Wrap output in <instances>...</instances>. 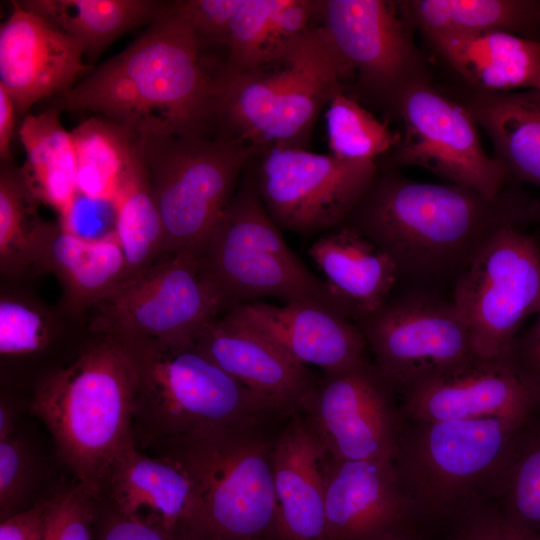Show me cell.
<instances>
[{
    "instance_id": "1",
    "label": "cell",
    "mask_w": 540,
    "mask_h": 540,
    "mask_svg": "<svg viewBox=\"0 0 540 540\" xmlns=\"http://www.w3.org/2000/svg\"><path fill=\"white\" fill-rule=\"evenodd\" d=\"M537 208L503 190L496 198L453 183H426L387 169L345 224L382 249L399 282L453 290L484 245L507 226H523Z\"/></svg>"
},
{
    "instance_id": "2",
    "label": "cell",
    "mask_w": 540,
    "mask_h": 540,
    "mask_svg": "<svg viewBox=\"0 0 540 540\" xmlns=\"http://www.w3.org/2000/svg\"><path fill=\"white\" fill-rule=\"evenodd\" d=\"M200 43L175 2L125 50L50 108L91 111L139 137L206 136L216 119L215 77L199 61Z\"/></svg>"
},
{
    "instance_id": "3",
    "label": "cell",
    "mask_w": 540,
    "mask_h": 540,
    "mask_svg": "<svg viewBox=\"0 0 540 540\" xmlns=\"http://www.w3.org/2000/svg\"><path fill=\"white\" fill-rule=\"evenodd\" d=\"M136 391L127 345L91 331L75 356L46 373L35 388L32 413L49 429L77 484L96 501L113 460L135 443Z\"/></svg>"
},
{
    "instance_id": "4",
    "label": "cell",
    "mask_w": 540,
    "mask_h": 540,
    "mask_svg": "<svg viewBox=\"0 0 540 540\" xmlns=\"http://www.w3.org/2000/svg\"><path fill=\"white\" fill-rule=\"evenodd\" d=\"M354 76L318 24L272 60L215 77L216 119L228 137L261 148L306 149L315 122Z\"/></svg>"
},
{
    "instance_id": "5",
    "label": "cell",
    "mask_w": 540,
    "mask_h": 540,
    "mask_svg": "<svg viewBox=\"0 0 540 540\" xmlns=\"http://www.w3.org/2000/svg\"><path fill=\"white\" fill-rule=\"evenodd\" d=\"M123 342L137 372L133 436L138 448L154 449L165 442L214 429L253 427L265 415L277 411L269 401L199 352L194 344Z\"/></svg>"
},
{
    "instance_id": "6",
    "label": "cell",
    "mask_w": 540,
    "mask_h": 540,
    "mask_svg": "<svg viewBox=\"0 0 540 540\" xmlns=\"http://www.w3.org/2000/svg\"><path fill=\"white\" fill-rule=\"evenodd\" d=\"M525 424L502 418L408 421L394 466L418 520H440L498 497Z\"/></svg>"
},
{
    "instance_id": "7",
    "label": "cell",
    "mask_w": 540,
    "mask_h": 540,
    "mask_svg": "<svg viewBox=\"0 0 540 540\" xmlns=\"http://www.w3.org/2000/svg\"><path fill=\"white\" fill-rule=\"evenodd\" d=\"M197 255L224 312L265 297L310 301L338 312L325 282L284 241L252 173L243 177Z\"/></svg>"
},
{
    "instance_id": "8",
    "label": "cell",
    "mask_w": 540,
    "mask_h": 540,
    "mask_svg": "<svg viewBox=\"0 0 540 540\" xmlns=\"http://www.w3.org/2000/svg\"><path fill=\"white\" fill-rule=\"evenodd\" d=\"M255 427L204 431L152 449L181 464L193 480L210 537L280 540L273 444Z\"/></svg>"
},
{
    "instance_id": "9",
    "label": "cell",
    "mask_w": 540,
    "mask_h": 540,
    "mask_svg": "<svg viewBox=\"0 0 540 540\" xmlns=\"http://www.w3.org/2000/svg\"><path fill=\"white\" fill-rule=\"evenodd\" d=\"M139 146L162 217L163 255L197 252L257 148L228 136H144Z\"/></svg>"
},
{
    "instance_id": "10",
    "label": "cell",
    "mask_w": 540,
    "mask_h": 540,
    "mask_svg": "<svg viewBox=\"0 0 540 540\" xmlns=\"http://www.w3.org/2000/svg\"><path fill=\"white\" fill-rule=\"evenodd\" d=\"M224 313L197 252L165 254L126 277L89 312L91 332L122 341L194 344L199 332Z\"/></svg>"
},
{
    "instance_id": "11",
    "label": "cell",
    "mask_w": 540,
    "mask_h": 540,
    "mask_svg": "<svg viewBox=\"0 0 540 540\" xmlns=\"http://www.w3.org/2000/svg\"><path fill=\"white\" fill-rule=\"evenodd\" d=\"M451 299L476 354H505L525 319L540 311L538 238L522 226L499 230L459 277Z\"/></svg>"
},
{
    "instance_id": "12",
    "label": "cell",
    "mask_w": 540,
    "mask_h": 540,
    "mask_svg": "<svg viewBox=\"0 0 540 540\" xmlns=\"http://www.w3.org/2000/svg\"><path fill=\"white\" fill-rule=\"evenodd\" d=\"M358 325L373 364L398 393L477 355L457 306L438 291L405 286Z\"/></svg>"
},
{
    "instance_id": "13",
    "label": "cell",
    "mask_w": 540,
    "mask_h": 540,
    "mask_svg": "<svg viewBox=\"0 0 540 540\" xmlns=\"http://www.w3.org/2000/svg\"><path fill=\"white\" fill-rule=\"evenodd\" d=\"M370 160H347L307 149L265 150L253 174L259 197L279 228L301 235L346 223L378 174Z\"/></svg>"
},
{
    "instance_id": "14",
    "label": "cell",
    "mask_w": 540,
    "mask_h": 540,
    "mask_svg": "<svg viewBox=\"0 0 540 540\" xmlns=\"http://www.w3.org/2000/svg\"><path fill=\"white\" fill-rule=\"evenodd\" d=\"M395 113L403 125L388 169L421 167L432 174L486 197L504 190L508 173L486 154L465 103L452 100L429 81L410 86L400 96Z\"/></svg>"
},
{
    "instance_id": "15",
    "label": "cell",
    "mask_w": 540,
    "mask_h": 540,
    "mask_svg": "<svg viewBox=\"0 0 540 540\" xmlns=\"http://www.w3.org/2000/svg\"><path fill=\"white\" fill-rule=\"evenodd\" d=\"M319 24L351 66L361 92L391 111L406 89L429 81L397 1L322 0Z\"/></svg>"
},
{
    "instance_id": "16",
    "label": "cell",
    "mask_w": 540,
    "mask_h": 540,
    "mask_svg": "<svg viewBox=\"0 0 540 540\" xmlns=\"http://www.w3.org/2000/svg\"><path fill=\"white\" fill-rule=\"evenodd\" d=\"M394 393L368 360L325 374L301 411L333 458L394 461L406 425Z\"/></svg>"
},
{
    "instance_id": "17",
    "label": "cell",
    "mask_w": 540,
    "mask_h": 540,
    "mask_svg": "<svg viewBox=\"0 0 540 540\" xmlns=\"http://www.w3.org/2000/svg\"><path fill=\"white\" fill-rule=\"evenodd\" d=\"M326 540H402L416 536L418 518L393 461L328 456Z\"/></svg>"
},
{
    "instance_id": "18",
    "label": "cell",
    "mask_w": 540,
    "mask_h": 540,
    "mask_svg": "<svg viewBox=\"0 0 540 540\" xmlns=\"http://www.w3.org/2000/svg\"><path fill=\"white\" fill-rule=\"evenodd\" d=\"M408 421L502 418L526 424L536 413L506 355L473 358L419 380L401 393Z\"/></svg>"
},
{
    "instance_id": "19",
    "label": "cell",
    "mask_w": 540,
    "mask_h": 540,
    "mask_svg": "<svg viewBox=\"0 0 540 540\" xmlns=\"http://www.w3.org/2000/svg\"><path fill=\"white\" fill-rule=\"evenodd\" d=\"M112 508L158 525L182 540L210 538L201 501L187 471L167 456H149L135 443L113 460L103 493Z\"/></svg>"
},
{
    "instance_id": "20",
    "label": "cell",
    "mask_w": 540,
    "mask_h": 540,
    "mask_svg": "<svg viewBox=\"0 0 540 540\" xmlns=\"http://www.w3.org/2000/svg\"><path fill=\"white\" fill-rule=\"evenodd\" d=\"M81 46L42 16L12 2L0 27V85L24 113L36 102L62 94L89 70Z\"/></svg>"
},
{
    "instance_id": "21",
    "label": "cell",
    "mask_w": 540,
    "mask_h": 540,
    "mask_svg": "<svg viewBox=\"0 0 540 540\" xmlns=\"http://www.w3.org/2000/svg\"><path fill=\"white\" fill-rule=\"evenodd\" d=\"M269 339L302 365L332 374L368 361V345L358 324L310 301L283 306L254 301L224 312Z\"/></svg>"
},
{
    "instance_id": "22",
    "label": "cell",
    "mask_w": 540,
    "mask_h": 540,
    "mask_svg": "<svg viewBox=\"0 0 540 540\" xmlns=\"http://www.w3.org/2000/svg\"><path fill=\"white\" fill-rule=\"evenodd\" d=\"M194 346L277 411H301L314 387L305 365L225 313L204 326Z\"/></svg>"
},
{
    "instance_id": "23",
    "label": "cell",
    "mask_w": 540,
    "mask_h": 540,
    "mask_svg": "<svg viewBox=\"0 0 540 540\" xmlns=\"http://www.w3.org/2000/svg\"><path fill=\"white\" fill-rule=\"evenodd\" d=\"M329 453L304 415L273 443L280 540H326L325 470Z\"/></svg>"
},
{
    "instance_id": "24",
    "label": "cell",
    "mask_w": 540,
    "mask_h": 540,
    "mask_svg": "<svg viewBox=\"0 0 540 540\" xmlns=\"http://www.w3.org/2000/svg\"><path fill=\"white\" fill-rule=\"evenodd\" d=\"M50 273L58 280V307L89 320V312L128 276L123 249L113 231L89 237L51 222L34 276Z\"/></svg>"
},
{
    "instance_id": "25",
    "label": "cell",
    "mask_w": 540,
    "mask_h": 540,
    "mask_svg": "<svg viewBox=\"0 0 540 540\" xmlns=\"http://www.w3.org/2000/svg\"><path fill=\"white\" fill-rule=\"evenodd\" d=\"M308 254L338 312L356 324L376 312L399 283L393 260L347 224L319 236Z\"/></svg>"
},
{
    "instance_id": "26",
    "label": "cell",
    "mask_w": 540,
    "mask_h": 540,
    "mask_svg": "<svg viewBox=\"0 0 540 540\" xmlns=\"http://www.w3.org/2000/svg\"><path fill=\"white\" fill-rule=\"evenodd\" d=\"M437 54L475 92L540 89V42L502 30L428 37Z\"/></svg>"
},
{
    "instance_id": "27",
    "label": "cell",
    "mask_w": 540,
    "mask_h": 540,
    "mask_svg": "<svg viewBox=\"0 0 540 540\" xmlns=\"http://www.w3.org/2000/svg\"><path fill=\"white\" fill-rule=\"evenodd\" d=\"M465 105L509 178L540 187V89L475 92Z\"/></svg>"
},
{
    "instance_id": "28",
    "label": "cell",
    "mask_w": 540,
    "mask_h": 540,
    "mask_svg": "<svg viewBox=\"0 0 540 540\" xmlns=\"http://www.w3.org/2000/svg\"><path fill=\"white\" fill-rule=\"evenodd\" d=\"M19 137L25 151L20 168L25 184L39 203L54 210L59 224L68 228L79 193L71 134L60 121V111L49 108L27 115Z\"/></svg>"
},
{
    "instance_id": "29",
    "label": "cell",
    "mask_w": 540,
    "mask_h": 540,
    "mask_svg": "<svg viewBox=\"0 0 540 540\" xmlns=\"http://www.w3.org/2000/svg\"><path fill=\"white\" fill-rule=\"evenodd\" d=\"M20 4L73 38L92 63L122 34L157 20L170 3L154 0H25Z\"/></svg>"
},
{
    "instance_id": "30",
    "label": "cell",
    "mask_w": 540,
    "mask_h": 540,
    "mask_svg": "<svg viewBox=\"0 0 540 540\" xmlns=\"http://www.w3.org/2000/svg\"><path fill=\"white\" fill-rule=\"evenodd\" d=\"M397 5L409 25L426 38L502 30L535 39L540 24V1L534 0H407Z\"/></svg>"
},
{
    "instance_id": "31",
    "label": "cell",
    "mask_w": 540,
    "mask_h": 540,
    "mask_svg": "<svg viewBox=\"0 0 540 540\" xmlns=\"http://www.w3.org/2000/svg\"><path fill=\"white\" fill-rule=\"evenodd\" d=\"M79 196L112 206L139 151V136L103 116L91 117L71 132Z\"/></svg>"
},
{
    "instance_id": "32",
    "label": "cell",
    "mask_w": 540,
    "mask_h": 540,
    "mask_svg": "<svg viewBox=\"0 0 540 540\" xmlns=\"http://www.w3.org/2000/svg\"><path fill=\"white\" fill-rule=\"evenodd\" d=\"M24 282L1 281L0 354L3 359L40 354L72 333L89 329V320L75 319L58 305H49Z\"/></svg>"
},
{
    "instance_id": "33",
    "label": "cell",
    "mask_w": 540,
    "mask_h": 540,
    "mask_svg": "<svg viewBox=\"0 0 540 540\" xmlns=\"http://www.w3.org/2000/svg\"><path fill=\"white\" fill-rule=\"evenodd\" d=\"M39 202L29 191L20 168L1 163L0 274L6 281H27L35 268L51 221L43 220Z\"/></svg>"
},
{
    "instance_id": "34",
    "label": "cell",
    "mask_w": 540,
    "mask_h": 540,
    "mask_svg": "<svg viewBox=\"0 0 540 540\" xmlns=\"http://www.w3.org/2000/svg\"><path fill=\"white\" fill-rule=\"evenodd\" d=\"M112 208L113 232L123 249L128 276H131L159 259L163 255L164 246L162 217L140 146Z\"/></svg>"
},
{
    "instance_id": "35",
    "label": "cell",
    "mask_w": 540,
    "mask_h": 540,
    "mask_svg": "<svg viewBox=\"0 0 540 540\" xmlns=\"http://www.w3.org/2000/svg\"><path fill=\"white\" fill-rule=\"evenodd\" d=\"M497 499L510 526L540 534V413L525 424Z\"/></svg>"
},
{
    "instance_id": "36",
    "label": "cell",
    "mask_w": 540,
    "mask_h": 540,
    "mask_svg": "<svg viewBox=\"0 0 540 540\" xmlns=\"http://www.w3.org/2000/svg\"><path fill=\"white\" fill-rule=\"evenodd\" d=\"M325 120L330 154L341 159L375 161L400 140V133H393L344 92L329 102Z\"/></svg>"
},
{
    "instance_id": "37",
    "label": "cell",
    "mask_w": 540,
    "mask_h": 540,
    "mask_svg": "<svg viewBox=\"0 0 540 540\" xmlns=\"http://www.w3.org/2000/svg\"><path fill=\"white\" fill-rule=\"evenodd\" d=\"M282 0H243L229 30L228 57L220 74L230 75L259 65L272 18Z\"/></svg>"
},
{
    "instance_id": "38",
    "label": "cell",
    "mask_w": 540,
    "mask_h": 540,
    "mask_svg": "<svg viewBox=\"0 0 540 540\" xmlns=\"http://www.w3.org/2000/svg\"><path fill=\"white\" fill-rule=\"evenodd\" d=\"M95 501L78 484L51 496L38 540H96Z\"/></svg>"
},
{
    "instance_id": "39",
    "label": "cell",
    "mask_w": 540,
    "mask_h": 540,
    "mask_svg": "<svg viewBox=\"0 0 540 540\" xmlns=\"http://www.w3.org/2000/svg\"><path fill=\"white\" fill-rule=\"evenodd\" d=\"M32 476L28 448L13 435L0 440V518L18 512Z\"/></svg>"
},
{
    "instance_id": "40",
    "label": "cell",
    "mask_w": 540,
    "mask_h": 540,
    "mask_svg": "<svg viewBox=\"0 0 540 540\" xmlns=\"http://www.w3.org/2000/svg\"><path fill=\"white\" fill-rule=\"evenodd\" d=\"M316 20L319 21V1L282 0L272 18L259 65L278 56L309 29L318 25L315 24Z\"/></svg>"
},
{
    "instance_id": "41",
    "label": "cell",
    "mask_w": 540,
    "mask_h": 540,
    "mask_svg": "<svg viewBox=\"0 0 540 540\" xmlns=\"http://www.w3.org/2000/svg\"><path fill=\"white\" fill-rule=\"evenodd\" d=\"M243 0L176 1L180 14L189 23L200 45L204 42L227 44L232 19Z\"/></svg>"
},
{
    "instance_id": "42",
    "label": "cell",
    "mask_w": 540,
    "mask_h": 540,
    "mask_svg": "<svg viewBox=\"0 0 540 540\" xmlns=\"http://www.w3.org/2000/svg\"><path fill=\"white\" fill-rule=\"evenodd\" d=\"M506 358L540 413V311L535 322L510 344Z\"/></svg>"
},
{
    "instance_id": "43",
    "label": "cell",
    "mask_w": 540,
    "mask_h": 540,
    "mask_svg": "<svg viewBox=\"0 0 540 540\" xmlns=\"http://www.w3.org/2000/svg\"><path fill=\"white\" fill-rule=\"evenodd\" d=\"M96 540H182L166 529L125 516L113 508L101 521L98 517Z\"/></svg>"
},
{
    "instance_id": "44",
    "label": "cell",
    "mask_w": 540,
    "mask_h": 540,
    "mask_svg": "<svg viewBox=\"0 0 540 540\" xmlns=\"http://www.w3.org/2000/svg\"><path fill=\"white\" fill-rule=\"evenodd\" d=\"M459 519L452 540H511L509 527L498 509L479 505Z\"/></svg>"
},
{
    "instance_id": "45",
    "label": "cell",
    "mask_w": 540,
    "mask_h": 540,
    "mask_svg": "<svg viewBox=\"0 0 540 540\" xmlns=\"http://www.w3.org/2000/svg\"><path fill=\"white\" fill-rule=\"evenodd\" d=\"M50 504L51 497L1 520L0 540H38Z\"/></svg>"
},
{
    "instance_id": "46",
    "label": "cell",
    "mask_w": 540,
    "mask_h": 540,
    "mask_svg": "<svg viewBox=\"0 0 540 540\" xmlns=\"http://www.w3.org/2000/svg\"><path fill=\"white\" fill-rule=\"evenodd\" d=\"M16 108L7 90L0 85V158L1 163H10V144L14 132Z\"/></svg>"
},
{
    "instance_id": "47",
    "label": "cell",
    "mask_w": 540,
    "mask_h": 540,
    "mask_svg": "<svg viewBox=\"0 0 540 540\" xmlns=\"http://www.w3.org/2000/svg\"><path fill=\"white\" fill-rule=\"evenodd\" d=\"M14 425L13 408L6 399L2 398L0 402V440L13 435Z\"/></svg>"
},
{
    "instance_id": "48",
    "label": "cell",
    "mask_w": 540,
    "mask_h": 540,
    "mask_svg": "<svg viewBox=\"0 0 540 540\" xmlns=\"http://www.w3.org/2000/svg\"><path fill=\"white\" fill-rule=\"evenodd\" d=\"M507 525L509 527L511 540H540V534L523 532L513 528L508 523Z\"/></svg>"
},
{
    "instance_id": "49",
    "label": "cell",
    "mask_w": 540,
    "mask_h": 540,
    "mask_svg": "<svg viewBox=\"0 0 540 540\" xmlns=\"http://www.w3.org/2000/svg\"><path fill=\"white\" fill-rule=\"evenodd\" d=\"M535 39L538 40V41L540 42V24H539V27H538L537 34H536Z\"/></svg>"
},
{
    "instance_id": "50",
    "label": "cell",
    "mask_w": 540,
    "mask_h": 540,
    "mask_svg": "<svg viewBox=\"0 0 540 540\" xmlns=\"http://www.w3.org/2000/svg\"><path fill=\"white\" fill-rule=\"evenodd\" d=\"M402 540H421L416 536H413V537H410V538H406V539H402Z\"/></svg>"
},
{
    "instance_id": "51",
    "label": "cell",
    "mask_w": 540,
    "mask_h": 540,
    "mask_svg": "<svg viewBox=\"0 0 540 540\" xmlns=\"http://www.w3.org/2000/svg\"><path fill=\"white\" fill-rule=\"evenodd\" d=\"M208 540H223V539H220V538H217V537H210Z\"/></svg>"
}]
</instances>
